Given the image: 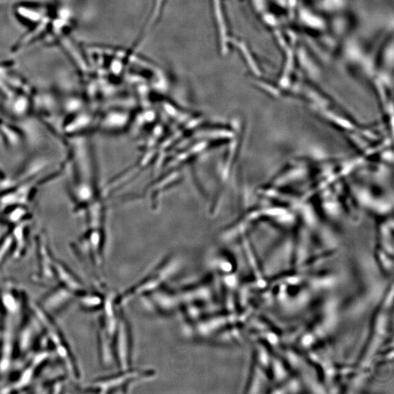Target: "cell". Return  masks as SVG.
I'll use <instances>...</instances> for the list:
<instances>
[{
    "label": "cell",
    "mask_w": 394,
    "mask_h": 394,
    "mask_svg": "<svg viewBox=\"0 0 394 394\" xmlns=\"http://www.w3.org/2000/svg\"><path fill=\"white\" fill-rule=\"evenodd\" d=\"M154 375V371L150 369L120 370L119 374L96 379L87 389L89 392L100 393H113L120 390L127 392V389L134 384L150 379Z\"/></svg>",
    "instance_id": "3957f363"
},
{
    "label": "cell",
    "mask_w": 394,
    "mask_h": 394,
    "mask_svg": "<svg viewBox=\"0 0 394 394\" xmlns=\"http://www.w3.org/2000/svg\"><path fill=\"white\" fill-rule=\"evenodd\" d=\"M115 361L120 370L131 369L132 360V337L130 327L124 315H119V325L114 340Z\"/></svg>",
    "instance_id": "277c9868"
},
{
    "label": "cell",
    "mask_w": 394,
    "mask_h": 394,
    "mask_svg": "<svg viewBox=\"0 0 394 394\" xmlns=\"http://www.w3.org/2000/svg\"><path fill=\"white\" fill-rule=\"evenodd\" d=\"M30 306L46 334L53 353L60 360L61 366L74 380H80L81 379L80 366L74 352L71 349L68 340L66 338L60 326L56 323L54 316L45 311L39 303H33L30 301Z\"/></svg>",
    "instance_id": "6da1fadb"
},
{
    "label": "cell",
    "mask_w": 394,
    "mask_h": 394,
    "mask_svg": "<svg viewBox=\"0 0 394 394\" xmlns=\"http://www.w3.org/2000/svg\"><path fill=\"white\" fill-rule=\"evenodd\" d=\"M180 267V261L178 258L174 256L166 258L141 280L119 294L115 296L116 306L118 308H122L135 299L159 290L165 282L178 272Z\"/></svg>",
    "instance_id": "7a4b0ae2"
}]
</instances>
